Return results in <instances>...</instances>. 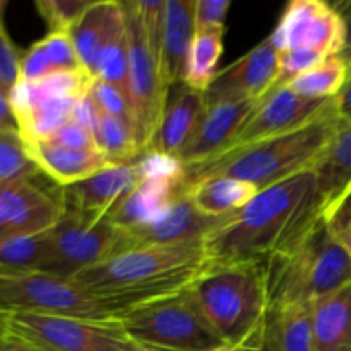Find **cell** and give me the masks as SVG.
I'll return each instance as SVG.
<instances>
[{"label": "cell", "mask_w": 351, "mask_h": 351, "mask_svg": "<svg viewBox=\"0 0 351 351\" xmlns=\"http://www.w3.org/2000/svg\"><path fill=\"white\" fill-rule=\"evenodd\" d=\"M315 171L293 175L257 192L240 211L206 237L213 267L240 263H266L307 235L317 223Z\"/></svg>", "instance_id": "1"}, {"label": "cell", "mask_w": 351, "mask_h": 351, "mask_svg": "<svg viewBox=\"0 0 351 351\" xmlns=\"http://www.w3.org/2000/svg\"><path fill=\"white\" fill-rule=\"evenodd\" d=\"M204 240L127 250L81 271L72 280L123 315L130 308L194 287L211 269Z\"/></svg>", "instance_id": "2"}, {"label": "cell", "mask_w": 351, "mask_h": 351, "mask_svg": "<svg viewBox=\"0 0 351 351\" xmlns=\"http://www.w3.org/2000/svg\"><path fill=\"white\" fill-rule=\"evenodd\" d=\"M341 127L332 101L322 115L293 132L225 151L213 160L187 167L185 182L191 187L202 178L232 177L264 191L293 175L314 170Z\"/></svg>", "instance_id": "3"}, {"label": "cell", "mask_w": 351, "mask_h": 351, "mask_svg": "<svg viewBox=\"0 0 351 351\" xmlns=\"http://www.w3.org/2000/svg\"><path fill=\"white\" fill-rule=\"evenodd\" d=\"M195 304L226 348H263L271 297L266 263L209 269L191 288Z\"/></svg>", "instance_id": "4"}, {"label": "cell", "mask_w": 351, "mask_h": 351, "mask_svg": "<svg viewBox=\"0 0 351 351\" xmlns=\"http://www.w3.org/2000/svg\"><path fill=\"white\" fill-rule=\"evenodd\" d=\"M271 307L304 305L351 283V256L331 223L321 221L295 245L266 261Z\"/></svg>", "instance_id": "5"}, {"label": "cell", "mask_w": 351, "mask_h": 351, "mask_svg": "<svg viewBox=\"0 0 351 351\" xmlns=\"http://www.w3.org/2000/svg\"><path fill=\"white\" fill-rule=\"evenodd\" d=\"M134 343L161 351H218L225 343L195 304L191 288L139 305L119 317Z\"/></svg>", "instance_id": "6"}, {"label": "cell", "mask_w": 351, "mask_h": 351, "mask_svg": "<svg viewBox=\"0 0 351 351\" xmlns=\"http://www.w3.org/2000/svg\"><path fill=\"white\" fill-rule=\"evenodd\" d=\"M53 314L119 321V308L79 287L74 280L43 271L0 269V314Z\"/></svg>", "instance_id": "7"}, {"label": "cell", "mask_w": 351, "mask_h": 351, "mask_svg": "<svg viewBox=\"0 0 351 351\" xmlns=\"http://www.w3.org/2000/svg\"><path fill=\"white\" fill-rule=\"evenodd\" d=\"M7 338L40 351H127L134 345L119 321L53 314H5Z\"/></svg>", "instance_id": "8"}, {"label": "cell", "mask_w": 351, "mask_h": 351, "mask_svg": "<svg viewBox=\"0 0 351 351\" xmlns=\"http://www.w3.org/2000/svg\"><path fill=\"white\" fill-rule=\"evenodd\" d=\"M86 71L58 72L36 82L19 81L10 91L17 129L26 143L45 141L72 119L75 101L91 89Z\"/></svg>", "instance_id": "9"}, {"label": "cell", "mask_w": 351, "mask_h": 351, "mask_svg": "<svg viewBox=\"0 0 351 351\" xmlns=\"http://www.w3.org/2000/svg\"><path fill=\"white\" fill-rule=\"evenodd\" d=\"M129 47V96L132 130L143 154L149 149L163 120L171 89L165 82L158 60L154 58L141 26L134 2H123Z\"/></svg>", "instance_id": "10"}, {"label": "cell", "mask_w": 351, "mask_h": 351, "mask_svg": "<svg viewBox=\"0 0 351 351\" xmlns=\"http://www.w3.org/2000/svg\"><path fill=\"white\" fill-rule=\"evenodd\" d=\"M119 228L106 215L67 208L50 230V257L43 273L72 278L88 267L113 257Z\"/></svg>", "instance_id": "11"}, {"label": "cell", "mask_w": 351, "mask_h": 351, "mask_svg": "<svg viewBox=\"0 0 351 351\" xmlns=\"http://www.w3.org/2000/svg\"><path fill=\"white\" fill-rule=\"evenodd\" d=\"M269 38L278 51L308 48L335 57L343 48L345 24L336 5L322 0H293Z\"/></svg>", "instance_id": "12"}, {"label": "cell", "mask_w": 351, "mask_h": 351, "mask_svg": "<svg viewBox=\"0 0 351 351\" xmlns=\"http://www.w3.org/2000/svg\"><path fill=\"white\" fill-rule=\"evenodd\" d=\"M332 101L335 98H305L291 91L290 88L274 89L257 103L226 151L293 132L322 115L332 105Z\"/></svg>", "instance_id": "13"}, {"label": "cell", "mask_w": 351, "mask_h": 351, "mask_svg": "<svg viewBox=\"0 0 351 351\" xmlns=\"http://www.w3.org/2000/svg\"><path fill=\"white\" fill-rule=\"evenodd\" d=\"M280 75V51L273 40L266 38L245 55L221 69L204 93V103L223 101L259 103L273 91Z\"/></svg>", "instance_id": "14"}, {"label": "cell", "mask_w": 351, "mask_h": 351, "mask_svg": "<svg viewBox=\"0 0 351 351\" xmlns=\"http://www.w3.org/2000/svg\"><path fill=\"white\" fill-rule=\"evenodd\" d=\"M225 218H211L202 215L187 194L178 199L170 211L165 213L156 221L137 228L119 230V240L113 256H119L127 250L177 245L191 240L206 239L225 221Z\"/></svg>", "instance_id": "15"}, {"label": "cell", "mask_w": 351, "mask_h": 351, "mask_svg": "<svg viewBox=\"0 0 351 351\" xmlns=\"http://www.w3.org/2000/svg\"><path fill=\"white\" fill-rule=\"evenodd\" d=\"M65 211L64 199L53 197L34 184V178L0 185V215L7 235L50 232Z\"/></svg>", "instance_id": "16"}, {"label": "cell", "mask_w": 351, "mask_h": 351, "mask_svg": "<svg viewBox=\"0 0 351 351\" xmlns=\"http://www.w3.org/2000/svg\"><path fill=\"white\" fill-rule=\"evenodd\" d=\"M256 106L257 103L252 101H223L206 106L197 129L178 153L182 165L194 167L225 153Z\"/></svg>", "instance_id": "17"}, {"label": "cell", "mask_w": 351, "mask_h": 351, "mask_svg": "<svg viewBox=\"0 0 351 351\" xmlns=\"http://www.w3.org/2000/svg\"><path fill=\"white\" fill-rule=\"evenodd\" d=\"M187 194L185 177H144L106 213V218L119 230L137 228L156 221Z\"/></svg>", "instance_id": "18"}, {"label": "cell", "mask_w": 351, "mask_h": 351, "mask_svg": "<svg viewBox=\"0 0 351 351\" xmlns=\"http://www.w3.org/2000/svg\"><path fill=\"white\" fill-rule=\"evenodd\" d=\"M315 171V216L331 223L351 195V125H343Z\"/></svg>", "instance_id": "19"}, {"label": "cell", "mask_w": 351, "mask_h": 351, "mask_svg": "<svg viewBox=\"0 0 351 351\" xmlns=\"http://www.w3.org/2000/svg\"><path fill=\"white\" fill-rule=\"evenodd\" d=\"M143 178L137 160L127 165H108L86 180L64 187L62 199L67 208L106 215Z\"/></svg>", "instance_id": "20"}, {"label": "cell", "mask_w": 351, "mask_h": 351, "mask_svg": "<svg viewBox=\"0 0 351 351\" xmlns=\"http://www.w3.org/2000/svg\"><path fill=\"white\" fill-rule=\"evenodd\" d=\"M204 110L206 103L202 93L187 88L182 82L177 84L173 95L168 96L163 120L147 151L178 156V153L184 149V146L197 129Z\"/></svg>", "instance_id": "21"}, {"label": "cell", "mask_w": 351, "mask_h": 351, "mask_svg": "<svg viewBox=\"0 0 351 351\" xmlns=\"http://www.w3.org/2000/svg\"><path fill=\"white\" fill-rule=\"evenodd\" d=\"M195 31V0H167L160 69L170 89L184 79Z\"/></svg>", "instance_id": "22"}, {"label": "cell", "mask_w": 351, "mask_h": 351, "mask_svg": "<svg viewBox=\"0 0 351 351\" xmlns=\"http://www.w3.org/2000/svg\"><path fill=\"white\" fill-rule=\"evenodd\" d=\"M26 147L41 173L57 182L60 187H71L112 165L99 151L69 149L48 141L26 143Z\"/></svg>", "instance_id": "23"}, {"label": "cell", "mask_w": 351, "mask_h": 351, "mask_svg": "<svg viewBox=\"0 0 351 351\" xmlns=\"http://www.w3.org/2000/svg\"><path fill=\"white\" fill-rule=\"evenodd\" d=\"M123 16H125L123 2H113V0L91 2L81 19L69 31L79 60L91 77L96 79L99 53Z\"/></svg>", "instance_id": "24"}, {"label": "cell", "mask_w": 351, "mask_h": 351, "mask_svg": "<svg viewBox=\"0 0 351 351\" xmlns=\"http://www.w3.org/2000/svg\"><path fill=\"white\" fill-rule=\"evenodd\" d=\"M315 351H351V283L311 305Z\"/></svg>", "instance_id": "25"}, {"label": "cell", "mask_w": 351, "mask_h": 351, "mask_svg": "<svg viewBox=\"0 0 351 351\" xmlns=\"http://www.w3.org/2000/svg\"><path fill=\"white\" fill-rule=\"evenodd\" d=\"M84 71L69 33H48L21 57L19 81L36 82L58 72Z\"/></svg>", "instance_id": "26"}, {"label": "cell", "mask_w": 351, "mask_h": 351, "mask_svg": "<svg viewBox=\"0 0 351 351\" xmlns=\"http://www.w3.org/2000/svg\"><path fill=\"white\" fill-rule=\"evenodd\" d=\"M257 192L249 182L232 177H208L189 187V195L195 208L211 218H225L240 211L256 197Z\"/></svg>", "instance_id": "27"}, {"label": "cell", "mask_w": 351, "mask_h": 351, "mask_svg": "<svg viewBox=\"0 0 351 351\" xmlns=\"http://www.w3.org/2000/svg\"><path fill=\"white\" fill-rule=\"evenodd\" d=\"M266 346L271 351H315L311 307H271L266 328Z\"/></svg>", "instance_id": "28"}, {"label": "cell", "mask_w": 351, "mask_h": 351, "mask_svg": "<svg viewBox=\"0 0 351 351\" xmlns=\"http://www.w3.org/2000/svg\"><path fill=\"white\" fill-rule=\"evenodd\" d=\"M221 29L195 31L194 41L189 50L182 84L204 95L218 75V64L223 55Z\"/></svg>", "instance_id": "29"}, {"label": "cell", "mask_w": 351, "mask_h": 351, "mask_svg": "<svg viewBox=\"0 0 351 351\" xmlns=\"http://www.w3.org/2000/svg\"><path fill=\"white\" fill-rule=\"evenodd\" d=\"M50 257V232L0 237V269L43 271Z\"/></svg>", "instance_id": "30"}, {"label": "cell", "mask_w": 351, "mask_h": 351, "mask_svg": "<svg viewBox=\"0 0 351 351\" xmlns=\"http://www.w3.org/2000/svg\"><path fill=\"white\" fill-rule=\"evenodd\" d=\"M95 141L99 153L112 165L134 163L143 154L132 127L115 117L99 113Z\"/></svg>", "instance_id": "31"}, {"label": "cell", "mask_w": 351, "mask_h": 351, "mask_svg": "<svg viewBox=\"0 0 351 351\" xmlns=\"http://www.w3.org/2000/svg\"><path fill=\"white\" fill-rule=\"evenodd\" d=\"M348 67L339 55L328 57L314 69L295 79L290 86L297 95L312 99H331L338 96L348 79Z\"/></svg>", "instance_id": "32"}, {"label": "cell", "mask_w": 351, "mask_h": 351, "mask_svg": "<svg viewBox=\"0 0 351 351\" xmlns=\"http://www.w3.org/2000/svg\"><path fill=\"white\" fill-rule=\"evenodd\" d=\"M96 79L108 82L119 88L127 96V82H129V47H127V23L125 16L115 26L110 38L106 40L96 67ZM129 101V96H127Z\"/></svg>", "instance_id": "33"}, {"label": "cell", "mask_w": 351, "mask_h": 351, "mask_svg": "<svg viewBox=\"0 0 351 351\" xmlns=\"http://www.w3.org/2000/svg\"><path fill=\"white\" fill-rule=\"evenodd\" d=\"M40 173L19 130H0V185L27 180Z\"/></svg>", "instance_id": "34"}, {"label": "cell", "mask_w": 351, "mask_h": 351, "mask_svg": "<svg viewBox=\"0 0 351 351\" xmlns=\"http://www.w3.org/2000/svg\"><path fill=\"white\" fill-rule=\"evenodd\" d=\"M89 3L86 0H38L34 5L50 29L48 33H69Z\"/></svg>", "instance_id": "35"}, {"label": "cell", "mask_w": 351, "mask_h": 351, "mask_svg": "<svg viewBox=\"0 0 351 351\" xmlns=\"http://www.w3.org/2000/svg\"><path fill=\"white\" fill-rule=\"evenodd\" d=\"M137 14H139L141 26L144 38L153 51L154 58L160 65L161 48H163V29H165V5L167 0H136ZM161 71V69H160Z\"/></svg>", "instance_id": "36"}, {"label": "cell", "mask_w": 351, "mask_h": 351, "mask_svg": "<svg viewBox=\"0 0 351 351\" xmlns=\"http://www.w3.org/2000/svg\"><path fill=\"white\" fill-rule=\"evenodd\" d=\"M324 58L328 57L314 50H308V48H293V50L280 51V75H278L273 91L290 86L295 79L314 69Z\"/></svg>", "instance_id": "37"}, {"label": "cell", "mask_w": 351, "mask_h": 351, "mask_svg": "<svg viewBox=\"0 0 351 351\" xmlns=\"http://www.w3.org/2000/svg\"><path fill=\"white\" fill-rule=\"evenodd\" d=\"M89 95H91L93 101L96 103L99 112L123 120L132 127V113H130L129 101L119 88L101 81V79H95L91 89H89Z\"/></svg>", "instance_id": "38"}, {"label": "cell", "mask_w": 351, "mask_h": 351, "mask_svg": "<svg viewBox=\"0 0 351 351\" xmlns=\"http://www.w3.org/2000/svg\"><path fill=\"white\" fill-rule=\"evenodd\" d=\"M7 2L0 0V88L7 93L12 91L19 82V67L21 57L19 50L12 43L10 36L7 34L5 24H3V10Z\"/></svg>", "instance_id": "39"}, {"label": "cell", "mask_w": 351, "mask_h": 351, "mask_svg": "<svg viewBox=\"0 0 351 351\" xmlns=\"http://www.w3.org/2000/svg\"><path fill=\"white\" fill-rule=\"evenodd\" d=\"M48 143L57 144V146L69 147V149H77V151H99L96 146L95 136L89 132L86 127H82L81 123L74 122V120H69L65 125H62L53 136H50Z\"/></svg>", "instance_id": "40"}, {"label": "cell", "mask_w": 351, "mask_h": 351, "mask_svg": "<svg viewBox=\"0 0 351 351\" xmlns=\"http://www.w3.org/2000/svg\"><path fill=\"white\" fill-rule=\"evenodd\" d=\"M230 5V0H195V29L225 31Z\"/></svg>", "instance_id": "41"}, {"label": "cell", "mask_w": 351, "mask_h": 351, "mask_svg": "<svg viewBox=\"0 0 351 351\" xmlns=\"http://www.w3.org/2000/svg\"><path fill=\"white\" fill-rule=\"evenodd\" d=\"M99 113L101 112L98 110L96 103L93 101L91 95H89V93H86L84 96H81V98L75 101L74 112H72V120L77 123H81L82 127H86V129H88L89 132L95 136L96 125H98Z\"/></svg>", "instance_id": "42"}, {"label": "cell", "mask_w": 351, "mask_h": 351, "mask_svg": "<svg viewBox=\"0 0 351 351\" xmlns=\"http://www.w3.org/2000/svg\"><path fill=\"white\" fill-rule=\"evenodd\" d=\"M332 230H335L336 237L341 242V245L348 250L351 256V195L348 201L343 204V208L339 209L338 215L335 216V219L331 221Z\"/></svg>", "instance_id": "43"}, {"label": "cell", "mask_w": 351, "mask_h": 351, "mask_svg": "<svg viewBox=\"0 0 351 351\" xmlns=\"http://www.w3.org/2000/svg\"><path fill=\"white\" fill-rule=\"evenodd\" d=\"M336 9L339 10L345 24V40H343V48L339 51V57L346 64L348 71L351 72V2L336 3Z\"/></svg>", "instance_id": "44"}, {"label": "cell", "mask_w": 351, "mask_h": 351, "mask_svg": "<svg viewBox=\"0 0 351 351\" xmlns=\"http://www.w3.org/2000/svg\"><path fill=\"white\" fill-rule=\"evenodd\" d=\"M335 106L336 113H338V119L341 120L343 125H351V72L348 74V79H346L341 91L335 98Z\"/></svg>", "instance_id": "45"}, {"label": "cell", "mask_w": 351, "mask_h": 351, "mask_svg": "<svg viewBox=\"0 0 351 351\" xmlns=\"http://www.w3.org/2000/svg\"><path fill=\"white\" fill-rule=\"evenodd\" d=\"M0 130H19L10 103V93L2 88H0Z\"/></svg>", "instance_id": "46"}, {"label": "cell", "mask_w": 351, "mask_h": 351, "mask_svg": "<svg viewBox=\"0 0 351 351\" xmlns=\"http://www.w3.org/2000/svg\"><path fill=\"white\" fill-rule=\"evenodd\" d=\"M0 351H40V350L33 348V346L24 345V343L14 341V339L7 338L5 341H3L2 345H0Z\"/></svg>", "instance_id": "47"}, {"label": "cell", "mask_w": 351, "mask_h": 351, "mask_svg": "<svg viewBox=\"0 0 351 351\" xmlns=\"http://www.w3.org/2000/svg\"><path fill=\"white\" fill-rule=\"evenodd\" d=\"M7 339V324H5V314H0V345Z\"/></svg>", "instance_id": "48"}, {"label": "cell", "mask_w": 351, "mask_h": 351, "mask_svg": "<svg viewBox=\"0 0 351 351\" xmlns=\"http://www.w3.org/2000/svg\"><path fill=\"white\" fill-rule=\"evenodd\" d=\"M218 351H271L269 348H267L266 345L263 346V348H221V350H218Z\"/></svg>", "instance_id": "49"}, {"label": "cell", "mask_w": 351, "mask_h": 351, "mask_svg": "<svg viewBox=\"0 0 351 351\" xmlns=\"http://www.w3.org/2000/svg\"><path fill=\"white\" fill-rule=\"evenodd\" d=\"M127 351H161V350H154V348H147V346H141L137 345V343H134L132 346H130Z\"/></svg>", "instance_id": "50"}, {"label": "cell", "mask_w": 351, "mask_h": 351, "mask_svg": "<svg viewBox=\"0 0 351 351\" xmlns=\"http://www.w3.org/2000/svg\"><path fill=\"white\" fill-rule=\"evenodd\" d=\"M0 237H9V235H7V230H5V225H3V219H2V215H0Z\"/></svg>", "instance_id": "51"}]
</instances>
